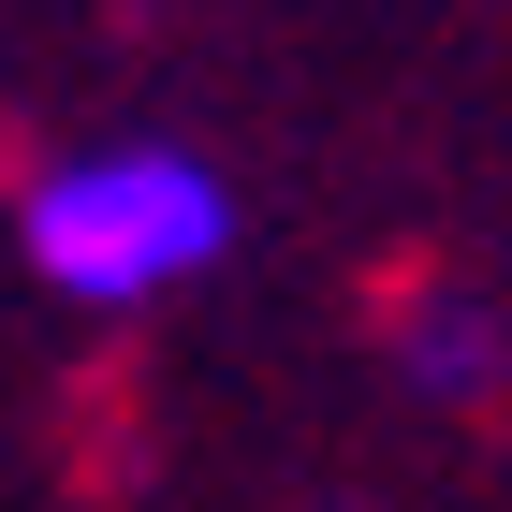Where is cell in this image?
<instances>
[{
  "instance_id": "cell-2",
  "label": "cell",
  "mask_w": 512,
  "mask_h": 512,
  "mask_svg": "<svg viewBox=\"0 0 512 512\" xmlns=\"http://www.w3.org/2000/svg\"><path fill=\"white\" fill-rule=\"evenodd\" d=\"M410 366H425L439 395H483V381H498V322H469V308H425V322H410Z\"/></svg>"
},
{
  "instance_id": "cell-1",
  "label": "cell",
  "mask_w": 512,
  "mask_h": 512,
  "mask_svg": "<svg viewBox=\"0 0 512 512\" xmlns=\"http://www.w3.org/2000/svg\"><path fill=\"white\" fill-rule=\"evenodd\" d=\"M15 235H30V278H59L74 308H147L235 249V191L191 147H88L59 176H30Z\"/></svg>"
}]
</instances>
